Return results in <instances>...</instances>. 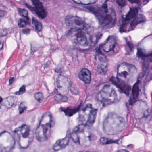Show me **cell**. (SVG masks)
<instances>
[{
	"label": "cell",
	"mask_w": 152,
	"mask_h": 152,
	"mask_svg": "<svg viewBox=\"0 0 152 152\" xmlns=\"http://www.w3.org/2000/svg\"><path fill=\"white\" fill-rule=\"evenodd\" d=\"M138 10L136 8H132L127 14L126 18L124 19V22H129L131 19L134 18L137 15Z\"/></svg>",
	"instance_id": "obj_23"
},
{
	"label": "cell",
	"mask_w": 152,
	"mask_h": 152,
	"mask_svg": "<svg viewBox=\"0 0 152 152\" xmlns=\"http://www.w3.org/2000/svg\"><path fill=\"white\" fill-rule=\"evenodd\" d=\"M15 139L11 134L4 131L0 134V152H9L15 145Z\"/></svg>",
	"instance_id": "obj_10"
},
{
	"label": "cell",
	"mask_w": 152,
	"mask_h": 152,
	"mask_svg": "<svg viewBox=\"0 0 152 152\" xmlns=\"http://www.w3.org/2000/svg\"><path fill=\"white\" fill-rule=\"evenodd\" d=\"M110 80L122 92L125 93L127 95H129L130 92L131 90V88L130 84L122 82L118 79L117 78H112Z\"/></svg>",
	"instance_id": "obj_15"
},
{
	"label": "cell",
	"mask_w": 152,
	"mask_h": 152,
	"mask_svg": "<svg viewBox=\"0 0 152 152\" xmlns=\"http://www.w3.org/2000/svg\"><path fill=\"white\" fill-rule=\"evenodd\" d=\"M117 43V40L115 36H110L107 39L105 42L102 44L101 49L106 53L111 52L113 50Z\"/></svg>",
	"instance_id": "obj_17"
},
{
	"label": "cell",
	"mask_w": 152,
	"mask_h": 152,
	"mask_svg": "<svg viewBox=\"0 0 152 152\" xmlns=\"http://www.w3.org/2000/svg\"><path fill=\"white\" fill-rule=\"evenodd\" d=\"M87 9L96 17L100 25L103 28H109L115 25L116 14L112 9L110 12L109 11L106 3L103 4L101 7L94 5L89 6Z\"/></svg>",
	"instance_id": "obj_1"
},
{
	"label": "cell",
	"mask_w": 152,
	"mask_h": 152,
	"mask_svg": "<svg viewBox=\"0 0 152 152\" xmlns=\"http://www.w3.org/2000/svg\"><path fill=\"white\" fill-rule=\"evenodd\" d=\"M3 98H2L1 97H0V104L2 103V101H3Z\"/></svg>",
	"instance_id": "obj_40"
},
{
	"label": "cell",
	"mask_w": 152,
	"mask_h": 152,
	"mask_svg": "<svg viewBox=\"0 0 152 152\" xmlns=\"http://www.w3.org/2000/svg\"><path fill=\"white\" fill-rule=\"evenodd\" d=\"M18 99L15 97L10 96L7 97L3 101V106H5L6 108H10L16 103Z\"/></svg>",
	"instance_id": "obj_22"
},
{
	"label": "cell",
	"mask_w": 152,
	"mask_h": 152,
	"mask_svg": "<svg viewBox=\"0 0 152 152\" xmlns=\"http://www.w3.org/2000/svg\"><path fill=\"white\" fill-rule=\"evenodd\" d=\"M117 4L121 7H124L126 5V1L125 0H117Z\"/></svg>",
	"instance_id": "obj_32"
},
{
	"label": "cell",
	"mask_w": 152,
	"mask_h": 152,
	"mask_svg": "<svg viewBox=\"0 0 152 152\" xmlns=\"http://www.w3.org/2000/svg\"><path fill=\"white\" fill-rule=\"evenodd\" d=\"M139 80H137L132 88L131 96L130 100V105H133L137 101L139 93Z\"/></svg>",
	"instance_id": "obj_18"
},
{
	"label": "cell",
	"mask_w": 152,
	"mask_h": 152,
	"mask_svg": "<svg viewBox=\"0 0 152 152\" xmlns=\"http://www.w3.org/2000/svg\"><path fill=\"white\" fill-rule=\"evenodd\" d=\"M7 14V12L4 10H0V18L4 17Z\"/></svg>",
	"instance_id": "obj_33"
},
{
	"label": "cell",
	"mask_w": 152,
	"mask_h": 152,
	"mask_svg": "<svg viewBox=\"0 0 152 152\" xmlns=\"http://www.w3.org/2000/svg\"><path fill=\"white\" fill-rule=\"evenodd\" d=\"M75 3L83 5H88L93 4L97 1V0H73Z\"/></svg>",
	"instance_id": "obj_24"
},
{
	"label": "cell",
	"mask_w": 152,
	"mask_h": 152,
	"mask_svg": "<svg viewBox=\"0 0 152 152\" xmlns=\"http://www.w3.org/2000/svg\"><path fill=\"white\" fill-rule=\"evenodd\" d=\"M97 100L104 106L116 103L120 100V97L116 89L111 85L106 84L99 92Z\"/></svg>",
	"instance_id": "obj_6"
},
{
	"label": "cell",
	"mask_w": 152,
	"mask_h": 152,
	"mask_svg": "<svg viewBox=\"0 0 152 152\" xmlns=\"http://www.w3.org/2000/svg\"><path fill=\"white\" fill-rule=\"evenodd\" d=\"M57 85L60 93H67L71 87L72 83L68 78L59 75L57 78Z\"/></svg>",
	"instance_id": "obj_13"
},
{
	"label": "cell",
	"mask_w": 152,
	"mask_h": 152,
	"mask_svg": "<svg viewBox=\"0 0 152 152\" xmlns=\"http://www.w3.org/2000/svg\"><path fill=\"white\" fill-rule=\"evenodd\" d=\"M28 24V22L24 19H20L18 22V25L20 28L25 27Z\"/></svg>",
	"instance_id": "obj_29"
},
{
	"label": "cell",
	"mask_w": 152,
	"mask_h": 152,
	"mask_svg": "<svg viewBox=\"0 0 152 152\" xmlns=\"http://www.w3.org/2000/svg\"><path fill=\"white\" fill-rule=\"evenodd\" d=\"M117 152H130L129 151L126 150V149H120L118 150Z\"/></svg>",
	"instance_id": "obj_38"
},
{
	"label": "cell",
	"mask_w": 152,
	"mask_h": 152,
	"mask_svg": "<svg viewBox=\"0 0 152 152\" xmlns=\"http://www.w3.org/2000/svg\"></svg>",
	"instance_id": "obj_43"
},
{
	"label": "cell",
	"mask_w": 152,
	"mask_h": 152,
	"mask_svg": "<svg viewBox=\"0 0 152 152\" xmlns=\"http://www.w3.org/2000/svg\"><path fill=\"white\" fill-rule=\"evenodd\" d=\"M78 77L84 83L88 84L91 80V75L88 69L83 68L80 71Z\"/></svg>",
	"instance_id": "obj_20"
},
{
	"label": "cell",
	"mask_w": 152,
	"mask_h": 152,
	"mask_svg": "<svg viewBox=\"0 0 152 152\" xmlns=\"http://www.w3.org/2000/svg\"><path fill=\"white\" fill-rule=\"evenodd\" d=\"M131 3H135V4H139L140 0H128Z\"/></svg>",
	"instance_id": "obj_34"
},
{
	"label": "cell",
	"mask_w": 152,
	"mask_h": 152,
	"mask_svg": "<svg viewBox=\"0 0 152 152\" xmlns=\"http://www.w3.org/2000/svg\"><path fill=\"white\" fill-rule=\"evenodd\" d=\"M55 100L59 102H66L68 100V98L66 96L63 95L62 94H57L54 97Z\"/></svg>",
	"instance_id": "obj_25"
},
{
	"label": "cell",
	"mask_w": 152,
	"mask_h": 152,
	"mask_svg": "<svg viewBox=\"0 0 152 152\" xmlns=\"http://www.w3.org/2000/svg\"><path fill=\"white\" fill-rule=\"evenodd\" d=\"M18 12L21 16L23 17L24 18L28 19V11L26 10L25 9H18Z\"/></svg>",
	"instance_id": "obj_28"
},
{
	"label": "cell",
	"mask_w": 152,
	"mask_h": 152,
	"mask_svg": "<svg viewBox=\"0 0 152 152\" xmlns=\"http://www.w3.org/2000/svg\"><path fill=\"white\" fill-rule=\"evenodd\" d=\"M23 32L25 34H28L30 33V30L29 29H25L23 30Z\"/></svg>",
	"instance_id": "obj_36"
},
{
	"label": "cell",
	"mask_w": 152,
	"mask_h": 152,
	"mask_svg": "<svg viewBox=\"0 0 152 152\" xmlns=\"http://www.w3.org/2000/svg\"><path fill=\"white\" fill-rule=\"evenodd\" d=\"M97 71L99 74H104L107 71L106 57L100 51H97Z\"/></svg>",
	"instance_id": "obj_14"
},
{
	"label": "cell",
	"mask_w": 152,
	"mask_h": 152,
	"mask_svg": "<svg viewBox=\"0 0 152 152\" xmlns=\"http://www.w3.org/2000/svg\"><path fill=\"white\" fill-rule=\"evenodd\" d=\"M32 23L34 25L36 30L37 32H40L42 30V24L39 22V21H37V20H36L34 18H32Z\"/></svg>",
	"instance_id": "obj_26"
},
{
	"label": "cell",
	"mask_w": 152,
	"mask_h": 152,
	"mask_svg": "<svg viewBox=\"0 0 152 152\" xmlns=\"http://www.w3.org/2000/svg\"><path fill=\"white\" fill-rule=\"evenodd\" d=\"M26 108L27 107L26 106V104L24 102H22V103H21L20 105H19V113H22L24 111L26 110Z\"/></svg>",
	"instance_id": "obj_30"
},
{
	"label": "cell",
	"mask_w": 152,
	"mask_h": 152,
	"mask_svg": "<svg viewBox=\"0 0 152 152\" xmlns=\"http://www.w3.org/2000/svg\"><path fill=\"white\" fill-rule=\"evenodd\" d=\"M3 48V43H0V50H2Z\"/></svg>",
	"instance_id": "obj_39"
},
{
	"label": "cell",
	"mask_w": 152,
	"mask_h": 152,
	"mask_svg": "<svg viewBox=\"0 0 152 152\" xmlns=\"http://www.w3.org/2000/svg\"><path fill=\"white\" fill-rule=\"evenodd\" d=\"M14 81V78H11L9 79V84H11L13 83V82Z\"/></svg>",
	"instance_id": "obj_37"
},
{
	"label": "cell",
	"mask_w": 152,
	"mask_h": 152,
	"mask_svg": "<svg viewBox=\"0 0 152 152\" xmlns=\"http://www.w3.org/2000/svg\"><path fill=\"white\" fill-rule=\"evenodd\" d=\"M133 110L135 115L138 118L147 117L150 113V109L147 103L142 101H137L133 104Z\"/></svg>",
	"instance_id": "obj_11"
},
{
	"label": "cell",
	"mask_w": 152,
	"mask_h": 152,
	"mask_svg": "<svg viewBox=\"0 0 152 152\" xmlns=\"http://www.w3.org/2000/svg\"><path fill=\"white\" fill-rule=\"evenodd\" d=\"M31 1L34 6V12L40 18H45L47 16V13L42 3L39 0H31Z\"/></svg>",
	"instance_id": "obj_16"
},
{
	"label": "cell",
	"mask_w": 152,
	"mask_h": 152,
	"mask_svg": "<svg viewBox=\"0 0 152 152\" xmlns=\"http://www.w3.org/2000/svg\"><path fill=\"white\" fill-rule=\"evenodd\" d=\"M70 142V138L66 137L63 139L58 140L53 145V149L55 151H58L66 148Z\"/></svg>",
	"instance_id": "obj_19"
},
{
	"label": "cell",
	"mask_w": 152,
	"mask_h": 152,
	"mask_svg": "<svg viewBox=\"0 0 152 152\" xmlns=\"http://www.w3.org/2000/svg\"><path fill=\"white\" fill-rule=\"evenodd\" d=\"M14 132L18 144L22 148L26 149L30 146L34 139V133L30 127L23 125L16 128Z\"/></svg>",
	"instance_id": "obj_7"
},
{
	"label": "cell",
	"mask_w": 152,
	"mask_h": 152,
	"mask_svg": "<svg viewBox=\"0 0 152 152\" xmlns=\"http://www.w3.org/2000/svg\"><path fill=\"white\" fill-rule=\"evenodd\" d=\"M53 125L54 121L51 113H45L41 118L36 131V136L37 140L44 142L48 140L51 135Z\"/></svg>",
	"instance_id": "obj_3"
},
{
	"label": "cell",
	"mask_w": 152,
	"mask_h": 152,
	"mask_svg": "<svg viewBox=\"0 0 152 152\" xmlns=\"http://www.w3.org/2000/svg\"><path fill=\"white\" fill-rule=\"evenodd\" d=\"M35 98L38 102L39 103H41L43 101L44 97L43 94L42 93L37 92L35 94Z\"/></svg>",
	"instance_id": "obj_27"
},
{
	"label": "cell",
	"mask_w": 152,
	"mask_h": 152,
	"mask_svg": "<svg viewBox=\"0 0 152 152\" xmlns=\"http://www.w3.org/2000/svg\"><path fill=\"white\" fill-rule=\"evenodd\" d=\"M138 76V71L134 65L130 63H122L117 69V78L130 84L134 82Z\"/></svg>",
	"instance_id": "obj_4"
},
{
	"label": "cell",
	"mask_w": 152,
	"mask_h": 152,
	"mask_svg": "<svg viewBox=\"0 0 152 152\" xmlns=\"http://www.w3.org/2000/svg\"><path fill=\"white\" fill-rule=\"evenodd\" d=\"M71 136L75 143L84 147L91 143V133L88 127L80 124L74 129Z\"/></svg>",
	"instance_id": "obj_5"
},
{
	"label": "cell",
	"mask_w": 152,
	"mask_h": 152,
	"mask_svg": "<svg viewBox=\"0 0 152 152\" xmlns=\"http://www.w3.org/2000/svg\"><path fill=\"white\" fill-rule=\"evenodd\" d=\"M26 86H25V85H23V86H22L20 88L18 91L15 93V94H16V95H22V94H23V93H24L26 92Z\"/></svg>",
	"instance_id": "obj_31"
},
{
	"label": "cell",
	"mask_w": 152,
	"mask_h": 152,
	"mask_svg": "<svg viewBox=\"0 0 152 152\" xmlns=\"http://www.w3.org/2000/svg\"><path fill=\"white\" fill-rule=\"evenodd\" d=\"M145 20H146L145 17L142 14H140L138 15H137L134 18V19L131 22V27L133 29L139 24L145 22Z\"/></svg>",
	"instance_id": "obj_21"
},
{
	"label": "cell",
	"mask_w": 152,
	"mask_h": 152,
	"mask_svg": "<svg viewBox=\"0 0 152 152\" xmlns=\"http://www.w3.org/2000/svg\"><path fill=\"white\" fill-rule=\"evenodd\" d=\"M67 36L74 43L80 46L83 47L88 46L91 42L90 36L83 30L71 28Z\"/></svg>",
	"instance_id": "obj_9"
},
{
	"label": "cell",
	"mask_w": 152,
	"mask_h": 152,
	"mask_svg": "<svg viewBox=\"0 0 152 152\" xmlns=\"http://www.w3.org/2000/svg\"><path fill=\"white\" fill-rule=\"evenodd\" d=\"M90 152V151H87V152Z\"/></svg>",
	"instance_id": "obj_41"
},
{
	"label": "cell",
	"mask_w": 152,
	"mask_h": 152,
	"mask_svg": "<svg viewBox=\"0 0 152 152\" xmlns=\"http://www.w3.org/2000/svg\"><path fill=\"white\" fill-rule=\"evenodd\" d=\"M145 57H147L149 59V61H151V62H152V52L150 54H147V55H146Z\"/></svg>",
	"instance_id": "obj_35"
},
{
	"label": "cell",
	"mask_w": 152,
	"mask_h": 152,
	"mask_svg": "<svg viewBox=\"0 0 152 152\" xmlns=\"http://www.w3.org/2000/svg\"></svg>",
	"instance_id": "obj_42"
},
{
	"label": "cell",
	"mask_w": 152,
	"mask_h": 152,
	"mask_svg": "<svg viewBox=\"0 0 152 152\" xmlns=\"http://www.w3.org/2000/svg\"><path fill=\"white\" fill-rule=\"evenodd\" d=\"M66 25L71 28L83 30L85 27L84 22L77 16L68 15L65 19Z\"/></svg>",
	"instance_id": "obj_12"
},
{
	"label": "cell",
	"mask_w": 152,
	"mask_h": 152,
	"mask_svg": "<svg viewBox=\"0 0 152 152\" xmlns=\"http://www.w3.org/2000/svg\"><path fill=\"white\" fill-rule=\"evenodd\" d=\"M126 122L122 117L115 113H110L104 120L103 128L104 132L109 135H114L124 130Z\"/></svg>",
	"instance_id": "obj_2"
},
{
	"label": "cell",
	"mask_w": 152,
	"mask_h": 152,
	"mask_svg": "<svg viewBox=\"0 0 152 152\" xmlns=\"http://www.w3.org/2000/svg\"><path fill=\"white\" fill-rule=\"evenodd\" d=\"M97 109L93 107L91 104H87L80 111L79 121L80 124L90 127L95 121L97 114Z\"/></svg>",
	"instance_id": "obj_8"
}]
</instances>
